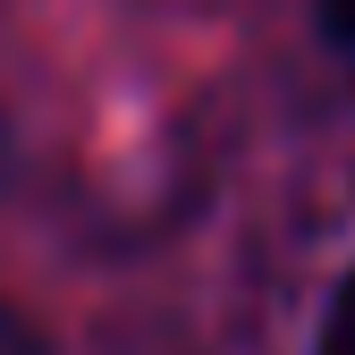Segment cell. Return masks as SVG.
<instances>
[{
    "instance_id": "1",
    "label": "cell",
    "mask_w": 355,
    "mask_h": 355,
    "mask_svg": "<svg viewBox=\"0 0 355 355\" xmlns=\"http://www.w3.org/2000/svg\"><path fill=\"white\" fill-rule=\"evenodd\" d=\"M313 355H355V271L330 288V313H322V338H313Z\"/></svg>"
},
{
    "instance_id": "2",
    "label": "cell",
    "mask_w": 355,
    "mask_h": 355,
    "mask_svg": "<svg viewBox=\"0 0 355 355\" xmlns=\"http://www.w3.org/2000/svg\"><path fill=\"white\" fill-rule=\"evenodd\" d=\"M313 26H322V42H330V51L355 68V0H322V9H313Z\"/></svg>"
},
{
    "instance_id": "3",
    "label": "cell",
    "mask_w": 355,
    "mask_h": 355,
    "mask_svg": "<svg viewBox=\"0 0 355 355\" xmlns=\"http://www.w3.org/2000/svg\"><path fill=\"white\" fill-rule=\"evenodd\" d=\"M0 355H51V347H42V330L17 313L9 296H0Z\"/></svg>"
},
{
    "instance_id": "4",
    "label": "cell",
    "mask_w": 355,
    "mask_h": 355,
    "mask_svg": "<svg viewBox=\"0 0 355 355\" xmlns=\"http://www.w3.org/2000/svg\"><path fill=\"white\" fill-rule=\"evenodd\" d=\"M0 169H9V144H0Z\"/></svg>"
}]
</instances>
